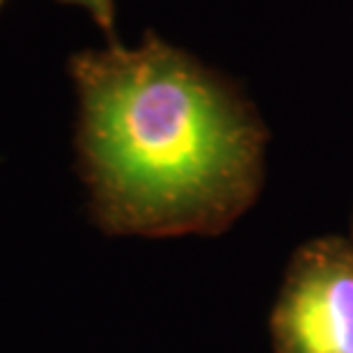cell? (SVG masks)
Wrapping results in <instances>:
<instances>
[{"label":"cell","mask_w":353,"mask_h":353,"mask_svg":"<svg viewBox=\"0 0 353 353\" xmlns=\"http://www.w3.org/2000/svg\"><path fill=\"white\" fill-rule=\"evenodd\" d=\"M76 168L110 236H216L264 183L266 126L248 99L154 32L69 58Z\"/></svg>","instance_id":"6da1fadb"},{"label":"cell","mask_w":353,"mask_h":353,"mask_svg":"<svg viewBox=\"0 0 353 353\" xmlns=\"http://www.w3.org/2000/svg\"><path fill=\"white\" fill-rule=\"evenodd\" d=\"M275 353H353V239H310L289 259L271 312Z\"/></svg>","instance_id":"7a4b0ae2"},{"label":"cell","mask_w":353,"mask_h":353,"mask_svg":"<svg viewBox=\"0 0 353 353\" xmlns=\"http://www.w3.org/2000/svg\"><path fill=\"white\" fill-rule=\"evenodd\" d=\"M58 3H65V5H76V7H83L94 23L101 28L108 44H117V30H115V0H58Z\"/></svg>","instance_id":"3957f363"},{"label":"cell","mask_w":353,"mask_h":353,"mask_svg":"<svg viewBox=\"0 0 353 353\" xmlns=\"http://www.w3.org/2000/svg\"><path fill=\"white\" fill-rule=\"evenodd\" d=\"M3 3H5V0H0V7H3Z\"/></svg>","instance_id":"277c9868"},{"label":"cell","mask_w":353,"mask_h":353,"mask_svg":"<svg viewBox=\"0 0 353 353\" xmlns=\"http://www.w3.org/2000/svg\"><path fill=\"white\" fill-rule=\"evenodd\" d=\"M351 239H353V236H351Z\"/></svg>","instance_id":"5b68a950"}]
</instances>
